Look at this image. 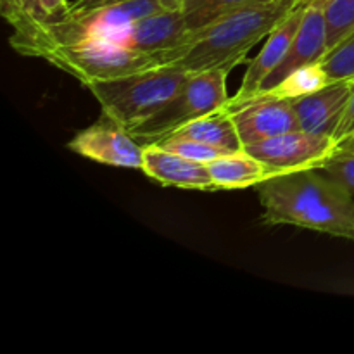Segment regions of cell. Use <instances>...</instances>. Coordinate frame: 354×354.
<instances>
[{"label":"cell","mask_w":354,"mask_h":354,"mask_svg":"<svg viewBox=\"0 0 354 354\" xmlns=\"http://www.w3.org/2000/svg\"><path fill=\"white\" fill-rule=\"evenodd\" d=\"M256 189L265 225H292L354 241V196L320 169L277 173Z\"/></svg>","instance_id":"6da1fadb"},{"label":"cell","mask_w":354,"mask_h":354,"mask_svg":"<svg viewBox=\"0 0 354 354\" xmlns=\"http://www.w3.org/2000/svg\"><path fill=\"white\" fill-rule=\"evenodd\" d=\"M294 9L292 0H275L225 14L207 26L192 31L180 47L159 55L162 66L176 64L189 73L225 69L230 73L258 41Z\"/></svg>","instance_id":"7a4b0ae2"},{"label":"cell","mask_w":354,"mask_h":354,"mask_svg":"<svg viewBox=\"0 0 354 354\" xmlns=\"http://www.w3.org/2000/svg\"><path fill=\"white\" fill-rule=\"evenodd\" d=\"M192 73L176 64L158 66L116 80L86 83L102 114L130 130L176 95Z\"/></svg>","instance_id":"3957f363"},{"label":"cell","mask_w":354,"mask_h":354,"mask_svg":"<svg viewBox=\"0 0 354 354\" xmlns=\"http://www.w3.org/2000/svg\"><path fill=\"white\" fill-rule=\"evenodd\" d=\"M33 57L45 59L55 68L75 76L83 85L123 78L162 66L158 54H149L106 37L47 45L38 48Z\"/></svg>","instance_id":"277c9868"},{"label":"cell","mask_w":354,"mask_h":354,"mask_svg":"<svg viewBox=\"0 0 354 354\" xmlns=\"http://www.w3.org/2000/svg\"><path fill=\"white\" fill-rule=\"evenodd\" d=\"M227 76L228 71L225 69L192 73L173 99L128 131L142 145L165 140L185 124L220 109L228 102L230 97L227 93Z\"/></svg>","instance_id":"5b68a950"},{"label":"cell","mask_w":354,"mask_h":354,"mask_svg":"<svg viewBox=\"0 0 354 354\" xmlns=\"http://www.w3.org/2000/svg\"><path fill=\"white\" fill-rule=\"evenodd\" d=\"M335 145L337 142L330 135L296 130L245 145L244 151L268 165L275 173H286L297 169H318L334 152Z\"/></svg>","instance_id":"8992f818"},{"label":"cell","mask_w":354,"mask_h":354,"mask_svg":"<svg viewBox=\"0 0 354 354\" xmlns=\"http://www.w3.org/2000/svg\"><path fill=\"white\" fill-rule=\"evenodd\" d=\"M68 147L69 151L100 165L133 169H142L144 165L145 145L135 140L127 128L106 114H102L97 123L78 131Z\"/></svg>","instance_id":"52a82bcc"},{"label":"cell","mask_w":354,"mask_h":354,"mask_svg":"<svg viewBox=\"0 0 354 354\" xmlns=\"http://www.w3.org/2000/svg\"><path fill=\"white\" fill-rule=\"evenodd\" d=\"M225 107L234 118L244 147L265 138L299 130L296 109L289 97L258 93L241 104H225Z\"/></svg>","instance_id":"ba28073f"},{"label":"cell","mask_w":354,"mask_h":354,"mask_svg":"<svg viewBox=\"0 0 354 354\" xmlns=\"http://www.w3.org/2000/svg\"><path fill=\"white\" fill-rule=\"evenodd\" d=\"M304 16V7H294L279 24L272 30V33L266 37L265 45L261 52L254 59L248 62V69L244 73L241 86L235 92L234 97L228 99V106L241 104L251 97L258 95L261 92L263 83L266 82L270 75L277 69V66L283 61L287 50L292 45L294 37L301 26V21Z\"/></svg>","instance_id":"9c48e42d"},{"label":"cell","mask_w":354,"mask_h":354,"mask_svg":"<svg viewBox=\"0 0 354 354\" xmlns=\"http://www.w3.org/2000/svg\"><path fill=\"white\" fill-rule=\"evenodd\" d=\"M327 54V24H325V6L311 3L304 7V16L301 26L294 37L292 45L287 50L283 61L277 66L275 71L263 83L261 92H272L279 83H282L290 73L304 66L315 64Z\"/></svg>","instance_id":"30bf717a"},{"label":"cell","mask_w":354,"mask_h":354,"mask_svg":"<svg viewBox=\"0 0 354 354\" xmlns=\"http://www.w3.org/2000/svg\"><path fill=\"white\" fill-rule=\"evenodd\" d=\"M354 80H337L324 88L292 99L299 130L334 137L348 107Z\"/></svg>","instance_id":"8fae6325"},{"label":"cell","mask_w":354,"mask_h":354,"mask_svg":"<svg viewBox=\"0 0 354 354\" xmlns=\"http://www.w3.org/2000/svg\"><path fill=\"white\" fill-rule=\"evenodd\" d=\"M142 171L159 185L185 190H218L207 165L168 151L158 144L144 147Z\"/></svg>","instance_id":"7c38bea8"},{"label":"cell","mask_w":354,"mask_h":354,"mask_svg":"<svg viewBox=\"0 0 354 354\" xmlns=\"http://www.w3.org/2000/svg\"><path fill=\"white\" fill-rule=\"evenodd\" d=\"M192 31L187 26L182 10H159L135 23L130 30L116 35L111 40L130 45L149 54H165L180 47L190 38Z\"/></svg>","instance_id":"4fadbf2b"},{"label":"cell","mask_w":354,"mask_h":354,"mask_svg":"<svg viewBox=\"0 0 354 354\" xmlns=\"http://www.w3.org/2000/svg\"><path fill=\"white\" fill-rule=\"evenodd\" d=\"M0 12L14 35H28L68 19L69 0H0Z\"/></svg>","instance_id":"5bb4252c"},{"label":"cell","mask_w":354,"mask_h":354,"mask_svg":"<svg viewBox=\"0 0 354 354\" xmlns=\"http://www.w3.org/2000/svg\"><path fill=\"white\" fill-rule=\"evenodd\" d=\"M213 182L218 190H234L258 187L270 176L277 175L268 165L259 161L248 151L230 152L207 162Z\"/></svg>","instance_id":"9a60e30c"},{"label":"cell","mask_w":354,"mask_h":354,"mask_svg":"<svg viewBox=\"0 0 354 354\" xmlns=\"http://www.w3.org/2000/svg\"><path fill=\"white\" fill-rule=\"evenodd\" d=\"M173 135L192 138V140L203 142V144L213 145V147L225 149L228 152L244 151V144H242L237 127H235L234 118L225 106L185 124Z\"/></svg>","instance_id":"2e32d148"},{"label":"cell","mask_w":354,"mask_h":354,"mask_svg":"<svg viewBox=\"0 0 354 354\" xmlns=\"http://www.w3.org/2000/svg\"><path fill=\"white\" fill-rule=\"evenodd\" d=\"M268 2H275V0H185L180 10L185 16L189 30L196 31L220 19L225 14Z\"/></svg>","instance_id":"e0dca14e"},{"label":"cell","mask_w":354,"mask_h":354,"mask_svg":"<svg viewBox=\"0 0 354 354\" xmlns=\"http://www.w3.org/2000/svg\"><path fill=\"white\" fill-rule=\"evenodd\" d=\"M328 83H330V80H328L327 73L324 71L320 62H315V64L304 66V68H299L294 73H290V75L287 76L282 83H279L272 92L266 93H275V95L280 97L296 99V97L317 92V90L324 88Z\"/></svg>","instance_id":"ac0fdd59"},{"label":"cell","mask_w":354,"mask_h":354,"mask_svg":"<svg viewBox=\"0 0 354 354\" xmlns=\"http://www.w3.org/2000/svg\"><path fill=\"white\" fill-rule=\"evenodd\" d=\"M318 169L354 196V135L337 142L334 152Z\"/></svg>","instance_id":"d6986e66"},{"label":"cell","mask_w":354,"mask_h":354,"mask_svg":"<svg viewBox=\"0 0 354 354\" xmlns=\"http://www.w3.org/2000/svg\"><path fill=\"white\" fill-rule=\"evenodd\" d=\"M327 52L354 31V0H328L325 3Z\"/></svg>","instance_id":"ffe728a7"},{"label":"cell","mask_w":354,"mask_h":354,"mask_svg":"<svg viewBox=\"0 0 354 354\" xmlns=\"http://www.w3.org/2000/svg\"><path fill=\"white\" fill-rule=\"evenodd\" d=\"M320 66L330 82L354 80V31L324 55Z\"/></svg>","instance_id":"44dd1931"},{"label":"cell","mask_w":354,"mask_h":354,"mask_svg":"<svg viewBox=\"0 0 354 354\" xmlns=\"http://www.w3.org/2000/svg\"><path fill=\"white\" fill-rule=\"evenodd\" d=\"M158 145L168 149V151L176 152V154L183 156V158H189L192 161H199L207 165V162L214 161L220 156L230 154L228 151L220 147H213V145L203 144V142L192 140V138L178 137V135H171V137L165 138V140L158 142Z\"/></svg>","instance_id":"7402d4cb"},{"label":"cell","mask_w":354,"mask_h":354,"mask_svg":"<svg viewBox=\"0 0 354 354\" xmlns=\"http://www.w3.org/2000/svg\"><path fill=\"white\" fill-rule=\"evenodd\" d=\"M351 135H354V86L351 97H349L348 107H346L344 116H342L341 123H339L337 130H335L334 133V140L341 142L344 140L346 137H351Z\"/></svg>","instance_id":"603a6c76"},{"label":"cell","mask_w":354,"mask_h":354,"mask_svg":"<svg viewBox=\"0 0 354 354\" xmlns=\"http://www.w3.org/2000/svg\"><path fill=\"white\" fill-rule=\"evenodd\" d=\"M114 2H121V0H76V2L71 3V12L69 14L88 12V10L97 9V7H102Z\"/></svg>","instance_id":"cb8c5ba5"},{"label":"cell","mask_w":354,"mask_h":354,"mask_svg":"<svg viewBox=\"0 0 354 354\" xmlns=\"http://www.w3.org/2000/svg\"><path fill=\"white\" fill-rule=\"evenodd\" d=\"M183 2H185V0H159V3H161L166 10H180L182 9Z\"/></svg>","instance_id":"d4e9b609"},{"label":"cell","mask_w":354,"mask_h":354,"mask_svg":"<svg viewBox=\"0 0 354 354\" xmlns=\"http://www.w3.org/2000/svg\"><path fill=\"white\" fill-rule=\"evenodd\" d=\"M328 0H292V6L294 7H308L311 6V3H322V6H325Z\"/></svg>","instance_id":"484cf974"}]
</instances>
